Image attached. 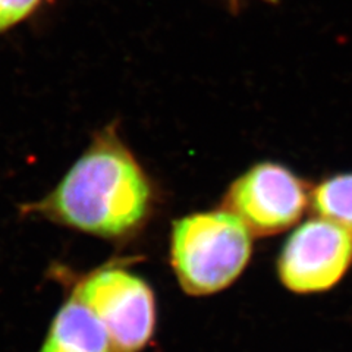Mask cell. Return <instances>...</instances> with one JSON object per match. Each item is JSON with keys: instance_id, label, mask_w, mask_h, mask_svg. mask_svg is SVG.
<instances>
[{"instance_id": "4", "label": "cell", "mask_w": 352, "mask_h": 352, "mask_svg": "<svg viewBox=\"0 0 352 352\" xmlns=\"http://www.w3.org/2000/svg\"><path fill=\"white\" fill-rule=\"evenodd\" d=\"M307 184L278 163L252 166L230 185L225 210L239 217L251 234L267 236L289 229L308 204Z\"/></svg>"}, {"instance_id": "7", "label": "cell", "mask_w": 352, "mask_h": 352, "mask_svg": "<svg viewBox=\"0 0 352 352\" xmlns=\"http://www.w3.org/2000/svg\"><path fill=\"white\" fill-rule=\"evenodd\" d=\"M311 200L318 217L330 220L352 234V173L326 179L313 191Z\"/></svg>"}, {"instance_id": "1", "label": "cell", "mask_w": 352, "mask_h": 352, "mask_svg": "<svg viewBox=\"0 0 352 352\" xmlns=\"http://www.w3.org/2000/svg\"><path fill=\"white\" fill-rule=\"evenodd\" d=\"M151 185L113 128L94 135L54 188L22 212L104 239L132 235L146 222Z\"/></svg>"}, {"instance_id": "3", "label": "cell", "mask_w": 352, "mask_h": 352, "mask_svg": "<svg viewBox=\"0 0 352 352\" xmlns=\"http://www.w3.org/2000/svg\"><path fill=\"white\" fill-rule=\"evenodd\" d=\"M97 316L112 352H140L156 326V302L150 286L132 272L106 266L85 274L72 292Z\"/></svg>"}, {"instance_id": "8", "label": "cell", "mask_w": 352, "mask_h": 352, "mask_svg": "<svg viewBox=\"0 0 352 352\" xmlns=\"http://www.w3.org/2000/svg\"><path fill=\"white\" fill-rule=\"evenodd\" d=\"M46 0H0V34L30 18Z\"/></svg>"}, {"instance_id": "9", "label": "cell", "mask_w": 352, "mask_h": 352, "mask_svg": "<svg viewBox=\"0 0 352 352\" xmlns=\"http://www.w3.org/2000/svg\"><path fill=\"white\" fill-rule=\"evenodd\" d=\"M232 2H238V0H232ZM266 2H276V0H266Z\"/></svg>"}, {"instance_id": "6", "label": "cell", "mask_w": 352, "mask_h": 352, "mask_svg": "<svg viewBox=\"0 0 352 352\" xmlns=\"http://www.w3.org/2000/svg\"><path fill=\"white\" fill-rule=\"evenodd\" d=\"M38 352H112V346L97 316L71 294L54 314Z\"/></svg>"}, {"instance_id": "5", "label": "cell", "mask_w": 352, "mask_h": 352, "mask_svg": "<svg viewBox=\"0 0 352 352\" xmlns=\"http://www.w3.org/2000/svg\"><path fill=\"white\" fill-rule=\"evenodd\" d=\"M352 264V234L330 220H308L286 241L278 263L282 283L296 294L335 286Z\"/></svg>"}, {"instance_id": "2", "label": "cell", "mask_w": 352, "mask_h": 352, "mask_svg": "<svg viewBox=\"0 0 352 352\" xmlns=\"http://www.w3.org/2000/svg\"><path fill=\"white\" fill-rule=\"evenodd\" d=\"M251 232L228 210L195 213L175 222L170 260L182 289L210 295L238 279L251 257Z\"/></svg>"}]
</instances>
